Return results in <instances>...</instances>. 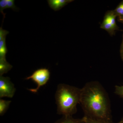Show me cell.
I'll return each instance as SVG.
<instances>
[{
  "label": "cell",
  "instance_id": "2e32d148",
  "mask_svg": "<svg viewBox=\"0 0 123 123\" xmlns=\"http://www.w3.org/2000/svg\"><path fill=\"white\" fill-rule=\"evenodd\" d=\"M120 55L121 59L123 61V40L121 43V47L120 49Z\"/></svg>",
  "mask_w": 123,
  "mask_h": 123
},
{
  "label": "cell",
  "instance_id": "277c9868",
  "mask_svg": "<svg viewBox=\"0 0 123 123\" xmlns=\"http://www.w3.org/2000/svg\"><path fill=\"white\" fill-rule=\"evenodd\" d=\"M15 91L14 85L10 81V78L0 76V98H12Z\"/></svg>",
  "mask_w": 123,
  "mask_h": 123
},
{
  "label": "cell",
  "instance_id": "52a82bcc",
  "mask_svg": "<svg viewBox=\"0 0 123 123\" xmlns=\"http://www.w3.org/2000/svg\"><path fill=\"white\" fill-rule=\"evenodd\" d=\"M100 27L101 29L107 31L111 36L114 35L115 31L118 30L111 24L109 20L105 18H104L103 22L101 24Z\"/></svg>",
  "mask_w": 123,
  "mask_h": 123
},
{
  "label": "cell",
  "instance_id": "5bb4252c",
  "mask_svg": "<svg viewBox=\"0 0 123 123\" xmlns=\"http://www.w3.org/2000/svg\"><path fill=\"white\" fill-rule=\"evenodd\" d=\"M115 94L123 98V85L115 86Z\"/></svg>",
  "mask_w": 123,
  "mask_h": 123
},
{
  "label": "cell",
  "instance_id": "4fadbf2b",
  "mask_svg": "<svg viewBox=\"0 0 123 123\" xmlns=\"http://www.w3.org/2000/svg\"><path fill=\"white\" fill-rule=\"evenodd\" d=\"M8 8L7 6V0H0V11L1 13L4 15V19L5 17L6 14L3 12L5 9Z\"/></svg>",
  "mask_w": 123,
  "mask_h": 123
},
{
  "label": "cell",
  "instance_id": "5b68a950",
  "mask_svg": "<svg viewBox=\"0 0 123 123\" xmlns=\"http://www.w3.org/2000/svg\"><path fill=\"white\" fill-rule=\"evenodd\" d=\"M72 0H48V2L50 7L55 11L60 10Z\"/></svg>",
  "mask_w": 123,
  "mask_h": 123
},
{
  "label": "cell",
  "instance_id": "8992f818",
  "mask_svg": "<svg viewBox=\"0 0 123 123\" xmlns=\"http://www.w3.org/2000/svg\"><path fill=\"white\" fill-rule=\"evenodd\" d=\"M6 35H0V62L7 61L6 56L8 52L6 47Z\"/></svg>",
  "mask_w": 123,
  "mask_h": 123
},
{
  "label": "cell",
  "instance_id": "30bf717a",
  "mask_svg": "<svg viewBox=\"0 0 123 123\" xmlns=\"http://www.w3.org/2000/svg\"><path fill=\"white\" fill-rule=\"evenodd\" d=\"M11 101L0 99V115H3L8 110Z\"/></svg>",
  "mask_w": 123,
  "mask_h": 123
},
{
  "label": "cell",
  "instance_id": "7a4b0ae2",
  "mask_svg": "<svg viewBox=\"0 0 123 123\" xmlns=\"http://www.w3.org/2000/svg\"><path fill=\"white\" fill-rule=\"evenodd\" d=\"M81 94V89L65 84L59 85L55 95L57 113L63 116H72L77 112Z\"/></svg>",
  "mask_w": 123,
  "mask_h": 123
},
{
  "label": "cell",
  "instance_id": "6da1fadb",
  "mask_svg": "<svg viewBox=\"0 0 123 123\" xmlns=\"http://www.w3.org/2000/svg\"><path fill=\"white\" fill-rule=\"evenodd\" d=\"M80 104L84 117L96 119H112L108 95L98 82H87L81 89Z\"/></svg>",
  "mask_w": 123,
  "mask_h": 123
},
{
  "label": "cell",
  "instance_id": "9c48e42d",
  "mask_svg": "<svg viewBox=\"0 0 123 123\" xmlns=\"http://www.w3.org/2000/svg\"><path fill=\"white\" fill-rule=\"evenodd\" d=\"M84 123H115L111 120L96 119L84 117Z\"/></svg>",
  "mask_w": 123,
  "mask_h": 123
},
{
  "label": "cell",
  "instance_id": "e0dca14e",
  "mask_svg": "<svg viewBox=\"0 0 123 123\" xmlns=\"http://www.w3.org/2000/svg\"><path fill=\"white\" fill-rule=\"evenodd\" d=\"M118 21L119 22L122 23L123 24V17H118Z\"/></svg>",
  "mask_w": 123,
  "mask_h": 123
},
{
  "label": "cell",
  "instance_id": "ba28073f",
  "mask_svg": "<svg viewBox=\"0 0 123 123\" xmlns=\"http://www.w3.org/2000/svg\"><path fill=\"white\" fill-rule=\"evenodd\" d=\"M54 123H84L83 118L75 119L72 116H63Z\"/></svg>",
  "mask_w": 123,
  "mask_h": 123
},
{
  "label": "cell",
  "instance_id": "3957f363",
  "mask_svg": "<svg viewBox=\"0 0 123 123\" xmlns=\"http://www.w3.org/2000/svg\"><path fill=\"white\" fill-rule=\"evenodd\" d=\"M50 72L46 68H41L37 69L32 75L25 78L26 80L31 79L37 85V87L35 89H29L32 93H37L40 87L47 84L50 79Z\"/></svg>",
  "mask_w": 123,
  "mask_h": 123
},
{
  "label": "cell",
  "instance_id": "9a60e30c",
  "mask_svg": "<svg viewBox=\"0 0 123 123\" xmlns=\"http://www.w3.org/2000/svg\"><path fill=\"white\" fill-rule=\"evenodd\" d=\"M14 0H7V6L8 8H11L13 10H15L16 9Z\"/></svg>",
  "mask_w": 123,
  "mask_h": 123
},
{
  "label": "cell",
  "instance_id": "8fae6325",
  "mask_svg": "<svg viewBox=\"0 0 123 123\" xmlns=\"http://www.w3.org/2000/svg\"><path fill=\"white\" fill-rule=\"evenodd\" d=\"M12 68V66L7 62L4 63H0V76L7 73Z\"/></svg>",
  "mask_w": 123,
  "mask_h": 123
},
{
  "label": "cell",
  "instance_id": "7c38bea8",
  "mask_svg": "<svg viewBox=\"0 0 123 123\" xmlns=\"http://www.w3.org/2000/svg\"><path fill=\"white\" fill-rule=\"evenodd\" d=\"M113 11L117 17H123V1L119 4Z\"/></svg>",
  "mask_w": 123,
  "mask_h": 123
},
{
  "label": "cell",
  "instance_id": "ac0fdd59",
  "mask_svg": "<svg viewBox=\"0 0 123 123\" xmlns=\"http://www.w3.org/2000/svg\"><path fill=\"white\" fill-rule=\"evenodd\" d=\"M123 123V117L121 120H120L119 122H118V123Z\"/></svg>",
  "mask_w": 123,
  "mask_h": 123
}]
</instances>
